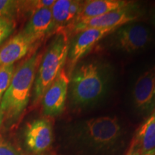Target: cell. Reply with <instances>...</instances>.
I'll return each mask as SVG.
<instances>
[{"instance_id":"obj_1","label":"cell","mask_w":155,"mask_h":155,"mask_svg":"<svg viewBox=\"0 0 155 155\" xmlns=\"http://www.w3.org/2000/svg\"><path fill=\"white\" fill-rule=\"evenodd\" d=\"M76 66L70 75L71 99L75 106L84 107L104 96L108 75L105 65L99 62L89 61Z\"/></svg>"},{"instance_id":"obj_2","label":"cell","mask_w":155,"mask_h":155,"mask_svg":"<svg viewBox=\"0 0 155 155\" xmlns=\"http://www.w3.org/2000/svg\"><path fill=\"white\" fill-rule=\"evenodd\" d=\"M42 55L35 52L15 71L10 85L0 102V109L7 117H18L28 106Z\"/></svg>"},{"instance_id":"obj_3","label":"cell","mask_w":155,"mask_h":155,"mask_svg":"<svg viewBox=\"0 0 155 155\" xmlns=\"http://www.w3.org/2000/svg\"><path fill=\"white\" fill-rule=\"evenodd\" d=\"M68 38L69 35L65 30L57 32L42 55L34 83V105L42 100L45 92L63 69L68 55Z\"/></svg>"},{"instance_id":"obj_4","label":"cell","mask_w":155,"mask_h":155,"mask_svg":"<svg viewBox=\"0 0 155 155\" xmlns=\"http://www.w3.org/2000/svg\"><path fill=\"white\" fill-rule=\"evenodd\" d=\"M121 129L119 120L115 116H99L83 123L86 137L98 146H106L114 142L119 137Z\"/></svg>"},{"instance_id":"obj_5","label":"cell","mask_w":155,"mask_h":155,"mask_svg":"<svg viewBox=\"0 0 155 155\" xmlns=\"http://www.w3.org/2000/svg\"><path fill=\"white\" fill-rule=\"evenodd\" d=\"M118 28H92L87 29L77 33L71 45L70 44L68 55V75L71 73L77 65L78 62L102 38Z\"/></svg>"},{"instance_id":"obj_6","label":"cell","mask_w":155,"mask_h":155,"mask_svg":"<svg viewBox=\"0 0 155 155\" xmlns=\"http://www.w3.org/2000/svg\"><path fill=\"white\" fill-rule=\"evenodd\" d=\"M115 32L114 45L126 53H134L144 49L151 40L150 30L142 25H125Z\"/></svg>"},{"instance_id":"obj_7","label":"cell","mask_w":155,"mask_h":155,"mask_svg":"<svg viewBox=\"0 0 155 155\" xmlns=\"http://www.w3.org/2000/svg\"><path fill=\"white\" fill-rule=\"evenodd\" d=\"M70 77L65 69L48 87L42 98L43 113L47 116H57L63 111L66 102Z\"/></svg>"},{"instance_id":"obj_8","label":"cell","mask_w":155,"mask_h":155,"mask_svg":"<svg viewBox=\"0 0 155 155\" xmlns=\"http://www.w3.org/2000/svg\"><path fill=\"white\" fill-rule=\"evenodd\" d=\"M137 19L130 11L126 8L118 9L101 16L81 21L73 24L68 30L74 35L81 31L92 28H119Z\"/></svg>"},{"instance_id":"obj_9","label":"cell","mask_w":155,"mask_h":155,"mask_svg":"<svg viewBox=\"0 0 155 155\" xmlns=\"http://www.w3.org/2000/svg\"><path fill=\"white\" fill-rule=\"evenodd\" d=\"M53 142L51 123L39 119L28 124L25 130V143L31 152L40 154L47 150Z\"/></svg>"},{"instance_id":"obj_10","label":"cell","mask_w":155,"mask_h":155,"mask_svg":"<svg viewBox=\"0 0 155 155\" xmlns=\"http://www.w3.org/2000/svg\"><path fill=\"white\" fill-rule=\"evenodd\" d=\"M134 103L140 111H147L155 100V66L143 73L136 81L133 90Z\"/></svg>"},{"instance_id":"obj_11","label":"cell","mask_w":155,"mask_h":155,"mask_svg":"<svg viewBox=\"0 0 155 155\" xmlns=\"http://www.w3.org/2000/svg\"><path fill=\"white\" fill-rule=\"evenodd\" d=\"M83 2L76 0H58L51 8L54 32L66 30L75 22Z\"/></svg>"},{"instance_id":"obj_12","label":"cell","mask_w":155,"mask_h":155,"mask_svg":"<svg viewBox=\"0 0 155 155\" xmlns=\"http://www.w3.org/2000/svg\"><path fill=\"white\" fill-rule=\"evenodd\" d=\"M54 32L51 9L42 8L31 15L22 32L35 43Z\"/></svg>"},{"instance_id":"obj_13","label":"cell","mask_w":155,"mask_h":155,"mask_svg":"<svg viewBox=\"0 0 155 155\" xmlns=\"http://www.w3.org/2000/svg\"><path fill=\"white\" fill-rule=\"evenodd\" d=\"M34 44L22 31L19 32L0 49V67L13 65L26 55Z\"/></svg>"},{"instance_id":"obj_14","label":"cell","mask_w":155,"mask_h":155,"mask_svg":"<svg viewBox=\"0 0 155 155\" xmlns=\"http://www.w3.org/2000/svg\"><path fill=\"white\" fill-rule=\"evenodd\" d=\"M129 5V2L121 0H91L83 2L80 13L73 24L105 15L110 12L126 8Z\"/></svg>"},{"instance_id":"obj_15","label":"cell","mask_w":155,"mask_h":155,"mask_svg":"<svg viewBox=\"0 0 155 155\" xmlns=\"http://www.w3.org/2000/svg\"><path fill=\"white\" fill-rule=\"evenodd\" d=\"M141 154L155 150V115L152 114L139 128L135 136Z\"/></svg>"},{"instance_id":"obj_16","label":"cell","mask_w":155,"mask_h":155,"mask_svg":"<svg viewBox=\"0 0 155 155\" xmlns=\"http://www.w3.org/2000/svg\"><path fill=\"white\" fill-rule=\"evenodd\" d=\"M14 73V64L0 67V102L4 94L10 85Z\"/></svg>"},{"instance_id":"obj_17","label":"cell","mask_w":155,"mask_h":155,"mask_svg":"<svg viewBox=\"0 0 155 155\" xmlns=\"http://www.w3.org/2000/svg\"><path fill=\"white\" fill-rule=\"evenodd\" d=\"M20 7V1L0 0V17L12 19L18 12Z\"/></svg>"},{"instance_id":"obj_18","label":"cell","mask_w":155,"mask_h":155,"mask_svg":"<svg viewBox=\"0 0 155 155\" xmlns=\"http://www.w3.org/2000/svg\"><path fill=\"white\" fill-rule=\"evenodd\" d=\"M15 27L12 19L0 17V45L12 33Z\"/></svg>"},{"instance_id":"obj_19","label":"cell","mask_w":155,"mask_h":155,"mask_svg":"<svg viewBox=\"0 0 155 155\" xmlns=\"http://www.w3.org/2000/svg\"><path fill=\"white\" fill-rule=\"evenodd\" d=\"M0 155H20L9 141L0 135Z\"/></svg>"},{"instance_id":"obj_20","label":"cell","mask_w":155,"mask_h":155,"mask_svg":"<svg viewBox=\"0 0 155 155\" xmlns=\"http://www.w3.org/2000/svg\"><path fill=\"white\" fill-rule=\"evenodd\" d=\"M126 155H141V152L140 147H139L138 141L134 138L131 141V143L129 147V150Z\"/></svg>"},{"instance_id":"obj_21","label":"cell","mask_w":155,"mask_h":155,"mask_svg":"<svg viewBox=\"0 0 155 155\" xmlns=\"http://www.w3.org/2000/svg\"><path fill=\"white\" fill-rule=\"evenodd\" d=\"M141 155H155V150L150 151V152H148L147 153H144V154H142Z\"/></svg>"},{"instance_id":"obj_22","label":"cell","mask_w":155,"mask_h":155,"mask_svg":"<svg viewBox=\"0 0 155 155\" xmlns=\"http://www.w3.org/2000/svg\"><path fill=\"white\" fill-rule=\"evenodd\" d=\"M3 115L4 114L2 113V111H1V109H0V126L2 125V123L3 121Z\"/></svg>"},{"instance_id":"obj_23","label":"cell","mask_w":155,"mask_h":155,"mask_svg":"<svg viewBox=\"0 0 155 155\" xmlns=\"http://www.w3.org/2000/svg\"><path fill=\"white\" fill-rule=\"evenodd\" d=\"M32 155H42V154H32Z\"/></svg>"},{"instance_id":"obj_24","label":"cell","mask_w":155,"mask_h":155,"mask_svg":"<svg viewBox=\"0 0 155 155\" xmlns=\"http://www.w3.org/2000/svg\"><path fill=\"white\" fill-rule=\"evenodd\" d=\"M153 114H154V115H155V110H154V112H153Z\"/></svg>"}]
</instances>
